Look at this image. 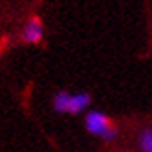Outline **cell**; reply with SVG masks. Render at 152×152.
Segmentation results:
<instances>
[{
    "instance_id": "5b68a950",
    "label": "cell",
    "mask_w": 152,
    "mask_h": 152,
    "mask_svg": "<svg viewBox=\"0 0 152 152\" xmlns=\"http://www.w3.org/2000/svg\"><path fill=\"white\" fill-rule=\"evenodd\" d=\"M139 147L141 152H152V128H145L139 133Z\"/></svg>"
},
{
    "instance_id": "6da1fadb",
    "label": "cell",
    "mask_w": 152,
    "mask_h": 152,
    "mask_svg": "<svg viewBox=\"0 0 152 152\" xmlns=\"http://www.w3.org/2000/svg\"><path fill=\"white\" fill-rule=\"evenodd\" d=\"M85 126L92 135L102 137L105 141H113L116 137V128L111 124L109 116L103 115L102 111H88L85 116Z\"/></svg>"
},
{
    "instance_id": "7a4b0ae2",
    "label": "cell",
    "mask_w": 152,
    "mask_h": 152,
    "mask_svg": "<svg viewBox=\"0 0 152 152\" xmlns=\"http://www.w3.org/2000/svg\"><path fill=\"white\" fill-rule=\"evenodd\" d=\"M42 38H43V25L38 17H34L26 23L25 30H23V39L28 43H38Z\"/></svg>"
},
{
    "instance_id": "277c9868",
    "label": "cell",
    "mask_w": 152,
    "mask_h": 152,
    "mask_svg": "<svg viewBox=\"0 0 152 152\" xmlns=\"http://www.w3.org/2000/svg\"><path fill=\"white\" fill-rule=\"evenodd\" d=\"M69 100H72V94H69V92H58V94L53 98V107H55V111H58V113H68Z\"/></svg>"
},
{
    "instance_id": "3957f363",
    "label": "cell",
    "mask_w": 152,
    "mask_h": 152,
    "mask_svg": "<svg viewBox=\"0 0 152 152\" xmlns=\"http://www.w3.org/2000/svg\"><path fill=\"white\" fill-rule=\"evenodd\" d=\"M88 105H90V96L86 94V92H77V94H72L68 113H72V115L83 113V111L88 107Z\"/></svg>"
}]
</instances>
